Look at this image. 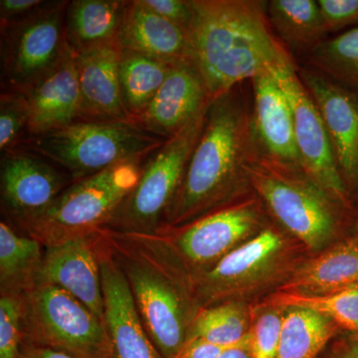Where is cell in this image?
Returning <instances> with one entry per match:
<instances>
[{"label": "cell", "instance_id": "1", "mask_svg": "<svg viewBox=\"0 0 358 358\" xmlns=\"http://www.w3.org/2000/svg\"><path fill=\"white\" fill-rule=\"evenodd\" d=\"M258 152L250 82L212 101L164 228H178L251 192L247 166Z\"/></svg>", "mask_w": 358, "mask_h": 358}, {"label": "cell", "instance_id": "2", "mask_svg": "<svg viewBox=\"0 0 358 358\" xmlns=\"http://www.w3.org/2000/svg\"><path fill=\"white\" fill-rule=\"evenodd\" d=\"M266 3L192 0L187 59L199 70L212 100L263 71L296 61L273 31Z\"/></svg>", "mask_w": 358, "mask_h": 358}, {"label": "cell", "instance_id": "3", "mask_svg": "<svg viewBox=\"0 0 358 358\" xmlns=\"http://www.w3.org/2000/svg\"><path fill=\"white\" fill-rule=\"evenodd\" d=\"M101 230L155 348L162 358H176L200 310L185 264L162 232Z\"/></svg>", "mask_w": 358, "mask_h": 358}, {"label": "cell", "instance_id": "4", "mask_svg": "<svg viewBox=\"0 0 358 358\" xmlns=\"http://www.w3.org/2000/svg\"><path fill=\"white\" fill-rule=\"evenodd\" d=\"M250 188L273 222L308 252L319 253L352 234L355 208L333 199L300 166L260 150L247 166Z\"/></svg>", "mask_w": 358, "mask_h": 358}, {"label": "cell", "instance_id": "5", "mask_svg": "<svg viewBox=\"0 0 358 358\" xmlns=\"http://www.w3.org/2000/svg\"><path fill=\"white\" fill-rule=\"evenodd\" d=\"M308 250L275 222L192 281L200 308L260 298L281 288L305 262ZM272 293V294H273Z\"/></svg>", "mask_w": 358, "mask_h": 358}, {"label": "cell", "instance_id": "6", "mask_svg": "<svg viewBox=\"0 0 358 358\" xmlns=\"http://www.w3.org/2000/svg\"><path fill=\"white\" fill-rule=\"evenodd\" d=\"M164 143L134 122L78 120L49 133L26 136L15 148L63 167L75 182L120 162L148 157Z\"/></svg>", "mask_w": 358, "mask_h": 358}, {"label": "cell", "instance_id": "7", "mask_svg": "<svg viewBox=\"0 0 358 358\" xmlns=\"http://www.w3.org/2000/svg\"><path fill=\"white\" fill-rule=\"evenodd\" d=\"M147 159L120 162L75 181L46 210L16 225L44 248L93 234L107 225L134 189Z\"/></svg>", "mask_w": 358, "mask_h": 358}, {"label": "cell", "instance_id": "8", "mask_svg": "<svg viewBox=\"0 0 358 358\" xmlns=\"http://www.w3.org/2000/svg\"><path fill=\"white\" fill-rule=\"evenodd\" d=\"M210 105L148 155L138 183L103 228L138 234H155L162 229L203 131Z\"/></svg>", "mask_w": 358, "mask_h": 358}, {"label": "cell", "instance_id": "9", "mask_svg": "<svg viewBox=\"0 0 358 358\" xmlns=\"http://www.w3.org/2000/svg\"><path fill=\"white\" fill-rule=\"evenodd\" d=\"M24 343L74 358H110L102 320L64 289L36 284L22 296Z\"/></svg>", "mask_w": 358, "mask_h": 358}, {"label": "cell", "instance_id": "10", "mask_svg": "<svg viewBox=\"0 0 358 358\" xmlns=\"http://www.w3.org/2000/svg\"><path fill=\"white\" fill-rule=\"evenodd\" d=\"M272 223L261 200L250 192L229 204L178 228H164L190 275L201 274Z\"/></svg>", "mask_w": 358, "mask_h": 358}, {"label": "cell", "instance_id": "11", "mask_svg": "<svg viewBox=\"0 0 358 358\" xmlns=\"http://www.w3.org/2000/svg\"><path fill=\"white\" fill-rule=\"evenodd\" d=\"M68 4L46 1L26 17L1 24L2 88L25 91L57 64L67 47Z\"/></svg>", "mask_w": 358, "mask_h": 358}, {"label": "cell", "instance_id": "12", "mask_svg": "<svg viewBox=\"0 0 358 358\" xmlns=\"http://www.w3.org/2000/svg\"><path fill=\"white\" fill-rule=\"evenodd\" d=\"M274 73L293 110L294 136L301 166L333 199L355 208L352 195L339 174L319 110L299 77L296 61L280 66Z\"/></svg>", "mask_w": 358, "mask_h": 358}, {"label": "cell", "instance_id": "13", "mask_svg": "<svg viewBox=\"0 0 358 358\" xmlns=\"http://www.w3.org/2000/svg\"><path fill=\"white\" fill-rule=\"evenodd\" d=\"M296 71L319 110L339 174L353 199L358 193V95L307 66L296 64Z\"/></svg>", "mask_w": 358, "mask_h": 358}, {"label": "cell", "instance_id": "14", "mask_svg": "<svg viewBox=\"0 0 358 358\" xmlns=\"http://www.w3.org/2000/svg\"><path fill=\"white\" fill-rule=\"evenodd\" d=\"M96 243L110 358H162L145 331L128 281L110 253L101 229L96 231Z\"/></svg>", "mask_w": 358, "mask_h": 358}, {"label": "cell", "instance_id": "15", "mask_svg": "<svg viewBox=\"0 0 358 358\" xmlns=\"http://www.w3.org/2000/svg\"><path fill=\"white\" fill-rule=\"evenodd\" d=\"M48 160L14 148L1 155V202L14 223L38 215L64 192L66 179Z\"/></svg>", "mask_w": 358, "mask_h": 358}, {"label": "cell", "instance_id": "16", "mask_svg": "<svg viewBox=\"0 0 358 358\" xmlns=\"http://www.w3.org/2000/svg\"><path fill=\"white\" fill-rule=\"evenodd\" d=\"M98 231V230H96ZM45 247L36 284L64 289L84 303L105 326V305L96 233Z\"/></svg>", "mask_w": 358, "mask_h": 358}, {"label": "cell", "instance_id": "17", "mask_svg": "<svg viewBox=\"0 0 358 358\" xmlns=\"http://www.w3.org/2000/svg\"><path fill=\"white\" fill-rule=\"evenodd\" d=\"M212 101L199 70L189 59H182L173 63L154 100L134 122L148 133L166 141Z\"/></svg>", "mask_w": 358, "mask_h": 358}, {"label": "cell", "instance_id": "18", "mask_svg": "<svg viewBox=\"0 0 358 358\" xmlns=\"http://www.w3.org/2000/svg\"><path fill=\"white\" fill-rule=\"evenodd\" d=\"M22 93L30 115L26 136L49 133L81 119L75 53L68 43L57 64Z\"/></svg>", "mask_w": 358, "mask_h": 358}, {"label": "cell", "instance_id": "19", "mask_svg": "<svg viewBox=\"0 0 358 358\" xmlns=\"http://www.w3.org/2000/svg\"><path fill=\"white\" fill-rule=\"evenodd\" d=\"M250 84L252 121L259 150L280 162L301 166L293 110L274 70L263 71Z\"/></svg>", "mask_w": 358, "mask_h": 358}, {"label": "cell", "instance_id": "20", "mask_svg": "<svg viewBox=\"0 0 358 358\" xmlns=\"http://www.w3.org/2000/svg\"><path fill=\"white\" fill-rule=\"evenodd\" d=\"M121 54L117 42L75 53L81 95L80 120L134 122L122 100Z\"/></svg>", "mask_w": 358, "mask_h": 358}, {"label": "cell", "instance_id": "21", "mask_svg": "<svg viewBox=\"0 0 358 358\" xmlns=\"http://www.w3.org/2000/svg\"><path fill=\"white\" fill-rule=\"evenodd\" d=\"M358 287V238H343L301 263L275 292L322 296Z\"/></svg>", "mask_w": 358, "mask_h": 358}, {"label": "cell", "instance_id": "22", "mask_svg": "<svg viewBox=\"0 0 358 358\" xmlns=\"http://www.w3.org/2000/svg\"><path fill=\"white\" fill-rule=\"evenodd\" d=\"M117 42L124 50L169 63L187 58L185 30L155 13L143 0L127 3Z\"/></svg>", "mask_w": 358, "mask_h": 358}, {"label": "cell", "instance_id": "23", "mask_svg": "<svg viewBox=\"0 0 358 358\" xmlns=\"http://www.w3.org/2000/svg\"><path fill=\"white\" fill-rule=\"evenodd\" d=\"M128 1L74 0L65 17V38L75 53L117 42Z\"/></svg>", "mask_w": 358, "mask_h": 358}, {"label": "cell", "instance_id": "24", "mask_svg": "<svg viewBox=\"0 0 358 358\" xmlns=\"http://www.w3.org/2000/svg\"><path fill=\"white\" fill-rule=\"evenodd\" d=\"M266 11L275 36L294 60L329 37L317 0H270Z\"/></svg>", "mask_w": 358, "mask_h": 358}, {"label": "cell", "instance_id": "25", "mask_svg": "<svg viewBox=\"0 0 358 358\" xmlns=\"http://www.w3.org/2000/svg\"><path fill=\"white\" fill-rule=\"evenodd\" d=\"M44 247L22 236L4 221L0 223V286L1 294L22 296L36 285Z\"/></svg>", "mask_w": 358, "mask_h": 358}, {"label": "cell", "instance_id": "26", "mask_svg": "<svg viewBox=\"0 0 358 358\" xmlns=\"http://www.w3.org/2000/svg\"><path fill=\"white\" fill-rule=\"evenodd\" d=\"M339 331L333 320L320 313L285 308L278 358H317Z\"/></svg>", "mask_w": 358, "mask_h": 358}, {"label": "cell", "instance_id": "27", "mask_svg": "<svg viewBox=\"0 0 358 358\" xmlns=\"http://www.w3.org/2000/svg\"><path fill=\"white\" fill-rule=\"evenodd\" d=\"M171 65L173 63L122 49L120 82L122 100L133 121L154 100Z\"/></svg>", "mask_w": 358, "mask_h": 358}, {"label": "cell", "instance_id": "28", "mask_svg": "<svg viewBox=\"0 0 358 358\" xmlns=\"http://www.w3.org/2000/svg\"><path fill=\"white\" fill-rule=\"evenodd\" d=\"M296 63L319 71L358 95V26L327 37Z\"/></svg>", "mask_w": 358, "mask_h": 358}, {"label": "cell", "instance_id": "29", "mask_svg": "<svg viewBox=\"0 0 358 358\" xmlns=\"http://www.w3.org/2000/svg\"><path fill=\"white\" fill-rule=\"evenodd\" d=\"M251 324V305L241 301H226L200 308L187 341L202 339L214 345H234L248 336Z\"/></svg>", "mask_w": 358, "mask_h": 358}, {"label": "cell", "instance_id": "30", "mask_svg": "<svg viewBox=\"0 0 358 358\" xmlns=\"http://www.w3.org/2000/svg\"><path fill=\"white\" fill-rule=\"evenodd\" d=\"M263 303L275 307L313 310L333 320L341 331L358 334V287L322 296L275 292L268 294Z\"/></svg>", "mask_w": 358, "mask_h": 358}, {"label": "cell", "instance_id": "31", "mask_svg": "<svg viewBox=\"0 0 358 358\" xmlns=\"http://www.w3.org/2000/svg\"><path fill=\"white\" fill-rule=\"evenodd\" d=\"M285 308L265 303L252 306V358H278Z\"/></svg>", "mask_w": 358, "mask_h": 358}, {"label": "cell", "instance_id": "32", "mask_svg": "<svg viewBox=\"0 0 358 358\" xmlns=\"http://www.w3.org/2000/svg\"><path fill=\"white\" fill-rule=\"evenodd\" d=\"M29 107L22 92L3 90L0 96V152L17 147L27 134Z\"/></svg>", "mask_w": 358, "mask_h": 358}, {"label": "cell", "instance_id": "33", "mask_svg": "<svg viewBox=\"0 0 358 358\" xmlns=\"http://www.w3.org/2000/svg\"><path fill=\"white\" fill-rule=\"evenodd\" d=\"M25 331L22 296H0V358H21Z\"/></svg>", "mask_w": 358, "mask_h": 358}, {"label": "cell", "instance_id": "34", "mask_svg": "<svg viewBox=\"0 0 358 358\" xmlns=\"http://www.w3.org/2000/svg\"><path fill=\"white\" fill-rule=\"evenodd\" d=\"M327 34L358 26V0H317Z\"/></svg>", "mask_w": 358, "mask_h": 358}, {"label": "cell", "instance_id": "35", "mask_svg": "<svg viewBox=\"0 0 358 358\" xmlns=\"http://www.w3.org/2000/svg\"><path fill=\"white\" fill-rule=\"evenodd\" d=\"M150 9L187 32L193 18L192 0H143Z\"/></svg>", "mask_w": 358, "mask_h": 358}, {"label": "cell", "instance_id": "36", "mask_svg": "<svg viewBox=\"0 0 358 358\" xmlns=\"http://www.w3.org/2000/svg\"><path fill=\"white\" fill-rule=\"evenodd\" d=\"M41 0H1L0 1V22H13L29 15L43 6Z\"/></svg>", "mask_w": 358, "mask_h": 358}, {"label": "cell", "instance_id": "37", "mask_svg": "<svg viewBox=\"0 0 358 358\" xmlns=\"http://www.w3.org/2000/svg\"><path fill=\"white\" fill-rule=\"evenodd\" d=\"M232 346L214 345L202 339H189L176 358H219Z\"/></svg>", "mask_w": 358, "mask_h": 358}, {"label": "cell", "instance_id": "38", "mask_svg": "<svg viewBox=\"0 0 358 358\" xmlns=\"http://www.w3.org/2000/svg\"><path fill=\"white\" fill-rule=\"evenodd\" d=\"M333 348L329 358H358V334L345 331Z\"/></svg>", "mask_w": 358, "mask_h": 358}, {"label": "cell", "instance_id": "39", "mask_svg": "<svg viewBox=\"0 0 358 358\" xmlns=\"http://www.w3.org/2000/svg\"><path fill=\"white\" fill-rule=\"evenodd\" d=\"M21 358H74L67 353L59 352L34 343H24L21 352Z\"/></svg>", "mask_w": 358, "mask_h": 358}, {"label": "cell", "instance_id": "40", "mask_svg": "<svg viewBox=\"0 0 358 358\" xmlns=\"http://www.w3.org/2000/svg\"><path fill=\"white\" fill-rule=\"evenodd\" d=\"M219 358H252L250 333L243 341L226 350Z\"/></svg>", "mask_w": 358, "mask_h": 358}, {"label": "cell", "instance_id": "41", "mask_svg": "<svg viewBox=\"0 0 358 358\" xmlns=\"http://www.w3.org/2000/svg\"><path fill=\"white\" fill-rule=\"evenodd\" d=\"M353 201H355V224H353L352 234H355V236L358 238V193L355 195V199H353Z\"/></svg>", "mask_w": 358, "mask_h": 358}]
</instances>
